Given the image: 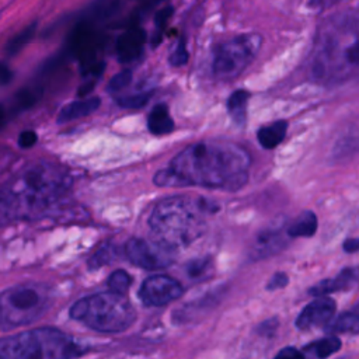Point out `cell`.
Returning a JSON list of instances; mask_svg holds the SVG:
<instances>
[{"instance_id":"cell-1","label":"cell","mask_w":359,"mask_h":359,"mask_svg":"<svg viewBox=\"0 0 359 359\" xmlns=\"http://www.w3.org/2000/svg\"><path fill=\"white\" fill-rule=\"evenodd\" d=\"M250 154L230 142H201L180 151L154 175L158 187H203L238 191L248 180Z\"/></svg>"},{"instance_id":"cell-2","label":"cell","mask_w":359,"mask_h":359,"mask_svg":"<svg viewBox=\"0 0 359 359\" xmlns=\"http://www.w3.org/2000/svg\"><path fill=\"white\" fill-rule=\"evenodd\" d=\"M70 182L67 172L53 164L28 167L0 191V226L42 217L65 198Z\"/></svg>"},{"instance_id":"cell-3","label":"cell","mask_w":359,"mask_h":359,"mask_svg":"<svg viewBox=\"0 0 359 359\" xmlns=\"http://www.w3.org/2000/svg\"><path fill=\"white\" fill-rule=\"evenodd\" d=\"M213 206L203 198L171 196L160 201L149 219L156 241L175 251L199 238L206 227L205 215Z\"/></svg>"},{"instance_id":"cell-4","label":"cell","mask_w":359,"mask_h":359,"mask_svg":"<svg viewBox=\"0 0 359 359\" xmlns=\"http://www.w3.org/2000/svg\"><path fill=\"white\" fill-rule=\"evenodd\" d=\"M70 317L98 332H122L133 324L136 311L125 294L109 290L77 300Z\"/></svg>"},{"instance_id":"cell-5","label":"cell","mask_w":359,"mask_h":359,"mask_svg":"<svg viewBox=\"0 0 359 359\" xmlns=\"http://www.w3.org/2000/svg\"><path fill=\"white\" fill-rule=\"evenodd\" d=\"M76 344L65 332L42 327L0 338V359H72Z\"/></svg>"},{"instance_id":"cell-6","label":"cell","mask_w":359,"mask_h":359,"mask_svg":"<svg viewBox=\"0 0 359 359\" xmlns=\"http://www.w3.org/2000/svg\"><path fill=\"white\" fill-rule=\"evenodd\" d=\"M49 306L48 290L36 283H22L0 293V331H10L39 318Z\"/></svg>"},{"instance_id":"cell-7","label":"cell","mask_w":359,"mask_h":359,"mask_svg":"<svg viewBox=\"0 0 359 359\" xmlns=\"http://www.w3.org/2000/svg\"><path fill=\"white\" fill-rule=\"evenodd\" d=\"M259 46L261 36L257 34H243L220 43L213 50L212 73L222 80L237 77L255 57Z\"/></svg>"},{"instance_id":"cell-8","label":"cell","mask_w":359,"mask_h":359,"mask_svg":"<svg viewBox=\"0 0 359 359\" xmlns=\"http://www.w3.org/2000/svg\"><path fill=\"white\" fill-rule=\"evenodd\" d=\"M172 250L164 247L158 241L133 237L125 244V254L132 264L143 269H161L167 268L174 261Z\"/></svg>"},{"instance_id":"cell-9","label":"cell","mask_w":359,"mask_h":359,"mask_svg":"<svg viewBox=\"0 0 359 359\" xmlns=\"http://www.w3.org/2000/svg\"><path fill=\"white\" fill-rule=\"evenodd\" d=\"M182 294V286L168 275H153L143 280L139 297L144 306L160 307L177 300Z\"/></svg>"},{"instance_id":"cell-10","label":"cell","mask_w":359,"mask_h":359,"mask_svg":"<svg viewBox=\"0 0 359 359\" xmlns=\"http://www.w3.org/2000/svg\"><path fill=\"white\" fill-rule=\"evenodd\" d=\"M335 313V302L331 297L321 296L310 302L297 316L296 327L302 331L327 325Z\"/></svg>"},{"instance_id":"cell-11","label":"cell","mask_w":359,"mask_h":359,"mask_svg":"<svg viewBox=\"0 0 359 359\" xmlns=\"http://www.w3.org/2000/svg\"><path fill=\"white\" fill-rule=\"evenodd\" d=\"M144 41L146 34L137 24L129 27L116 41V53L119 62L129 63L137 59L143 52Z\"/></svg>"},{"instance_id":"cell-12","label":"cell","mask_w":359,"mask_h":359,"mask_svg":"<svg viewBox=\"0 0 359 359\" xmlns=\"http://www.w3.org/2000/svg\"><path fill=\"white\" fill-rule=\"evenodd\" d=\"M356 279H358V272L355 268H344L337 276L331 279H324L317 285H314L310 289V294L321 297L328 293L348 290L356 283Z\"/></svg>"},{"instance_id":"cell-13","label":"cell","mask_w":359,"mask_h":359,"mask_svg":"<svg viewBox=\"0 0 359 359\" xmlns=\"http://www.w3.org/2000/svg\"><path fill=\"white\" fill-rule=\"evenodd\" d=\"M100 104H101V101H100L98 97H91V98H86V100H80V101H73V102L65 105L59 111L56 122L57 123H66V122L87 116L90 114H93L100 107Z\"/></svg>"},{"instance_id":"cell-14","label":"cell","mask_w":359,"mask_h":359,"mask_svg":"<svg viewBox=\"0 0 359 359\" xmlns=\"http://www.w3.org/2000/svg\"><path fill=\"white\" fill-rule=\"evenodd\" d=\"M283 236L280 233L279 229H265L264 231H261L257 237L254 250H255V255L257 257H265V255H271L273 252H276L280 245H283Z\"/></svg>"},{"instance_id":"cell-15","label":"cell","mask_w":359,"mask_h":359,"mask_svg":"<svg viewBox=\"0 0 359 359\" xmlns=\"http://www.w3.org/2000/svg\"><path fill=\"white\" fill-rule=\"evenodd\" d=\"M341 349L339 338L330 335L307 345L302 353L304 359H325Z\"/></svg>"},{"instance_id":"cell-16","label":"cell","mask_w":359,"mask_h":359,"mask_svg":"<svg viewBox=\"0 0 359 359\" xmlns=\"http://www.w3.org/2000/svg\"><path fill=\"white\" fill-rule=\"evenodd\" d=\"M147 126L153 135H165L174 129V122L165 104H157L153 107L147 116Z\"/></svg>"},{"instance_id":"cell-17","label":"cell","mask_w":359,"mask_h":359,"mask_svg":"<svg viewBox=\"0 0 359 359\" xmlns=\"http://www.w3.org/2000/svg\"><path fill=\"white\" fill-rule=\"evenodd\" d=\"M287 129L286 121H276L272 125L262 126L257 132V139L264 149L276 147L285 137Z\"/></svg>"},{"instance_id":"cell-18","label":"cell","mask_w":359,"mask_h":359,"mask_svg":"<svg viewBox=\"0 0 359 359\" xmlns=\"http://www.w3.org/2000/svg\"><path fill=\"white\" fill-rule=\"evenodd\" d=\"M317 230V216L306 210L303 212L293 223L289 224L286 229V236L294 238V237H311Z\"/></svg>"},{"instance_id":"cell-19","label":"cell","mask_w":359,"mask_h":359,"mask_svg":"<svg viewBox=\"0 0 359 359\" xmlns=\"http://www.w3.org/2000/svg\"><path fill=\"white\" fill-rule=\"evenodd\" d=\"M247 102H248V93L245 90L234 91L227 100V111L231 119L237 125H243L245 122Z\"/></svg>"},{"instance_id":"cell-20","label":"cell","mask_w":359,"mask_h":359,"mask_svg":"<svg viewBox=\"0 0 359 359\" xmlns=\"http://www.w3.org/2000/svg\"><path fill=\"white\" fill-rule=\"evenodd\" d=\"M36 29V22H31L29 25H27L25 28H22L20 32H17L6 45L4 52L8 57L15 56L17 53H20L25 45H28V42L32 39Z\"/></svg>"},{"instance_id":"cell-21","label":"cell","mask_w":359,"mask_h":359,"mask_svg":"<svg viewBox=\"0 0 359 359\" xmlns=\"http://www.w3.org/2000/svg\"><path fill=\"white\" fill-rule=\"evenodd\" d=\"M359 328V318L356 311H346L339 314L337 318L330 320L325 325L328 332H356Z\"/></svg>"},{"instance_id":"cell-22","label":"cell","mask_w":359,"mask_h":359,"mask_svg":"<svg viewBox=\"0 0 359 359\" xmlns=\"http://www.w3.org/2000/svg\"><path fill=\"white\" fill-rule=\"evenodd\" d=\"M41 87H28L22 88L20 93L15 94L14 102H13V111H24L31 108L41 97Z\"/></svg>"},{"instance_id":"cell-23","label":"cell","mask_w":359,"mask_h":359,"mask_svg":"<svg viewBox=\"0 0 359 359\" xmlns=\"http://www.w3.org/2000/svg\"><path fill=\"white\" fill-rule=\"evenodd\" d=\"M115 247L111 244H102L88 259V268L97 269L100 266H104L109 264L115 258Z\"/></svg>"},{"instance_id":"cell-24","label":"cell","mask_w":359,"mask_h":359,"mask_svg":"<svg viewBox=\"0 0 359 359\" xmlns=\"http://www.w3.org/2000/svg\"><path fill=\"white\" fill-rule=\"evenodd\" d=\"M130 283H132V278L123 269L114 271L108 278V286H109L111 292L118 293V294H125L128 292Z\"/></svg>"},{"instance_id":"cell-25","label":"cell","mask_w":359,"mask_h":359,"mask_svg":"<svg viewBox=\"0 0 359 359\" xmlns=\"http://www.w3.org/2000/svg\"><path fill=\"white\" fill-rule=\"evenodd\" d=\"M151 91L149 93H136V94H130V95H126V97H121L118 98V105L122 107V108H128V109H137V108H142L144 107L150 97H151Z\"/></svg>"},{"instance_id":"cell-26","label":"cell","mask_w":359,"mask_h":359,"mask_svg":"<svg viewBox=\"0 0 359 359\" xmlns=\"http://www.w3.org/2000/svg\"><path fill=\"white\" fill-rule=\"evenodd\" d=\"M210 265H212V261L210 258H198V259H194L192 262H189L187 265V273L189 278L192 279H199V278H203L206 275L208 271H210Z\"/></svg>"},{"instance_id":"cell-27","label":"cell","mask_w":359,"mask_h":359,"mask_svg":"<svg viewBox=\"0 0 359 359\" xmlns=\"http://www.w3.org/2000/svg\"><path fill=\"white\" fill-rule=\"evenodd\" d=\"M130 81H132V70H129V69L122 70V72H119L118 74H115V76L109 80V83H108V86H107V91H108V93L119 91V90L125 88Z\"/></svg>"},{"instance_id":"cell-28","label":"cell","mask_w":359,"mask_h":359,"mask_svg":"<svg viewBox=\"0 0 359 359\" xmlns=\"http://www.w3.org/2000/svg\"><path fill=\"white\" fill-rule=\"evenodd\" d=\"M172 15V7L171 6H167V7H164V8H161V10H158L157 11V14H156V17H154V25H156V28H157V34H156V38L153 39V45H156V43H158L160 42V36H161V31H163V28L165 27V22L168 21V18Z\"/></svg>"},{"instance_id":"cell-29","label":"cell","mask_w":359,"mask_h":359,"mask_svg":"<svg viewBox=\"0 0 359 359\" xmlns=\"http://www.w3.org/2000/svg\"><path fill=\"white\" fill-rule=\"evenodd\" d=\"M188 62V50L185 46L184 39H181L177 45V48L174 49V52L170 56V65L172 66H182Z\"/></svg>"},{"instance_id":"cell-30","label":"cell","mask_w":359,"mask_h":359,"mask_svg":"<svg viewBox=\"0 0 359 359\" xmlns=\"http://www.w3.org/2000/svg\"><path fill=\"white\" fill-rule=\"evenodd\" d=\"M36 142H38V135L34 130H22L17 139V143L21 149H29Z\"/></svg>"},{"instance_id":"cell-31","label":"cell","mask_w":359,"mask_h":359,"mask_svg":"<svg viewBox=\"0 0 359 359\" xmlns=\"http://www.w3.org/2000/svg\"><path fill=\"white\" fill-rule=\"evenodd\" d=\"M287 282H289L287 275H286L285 272H278V273H275V275L269 279V282H268V285H266V289H268V290H276V289L285 287V286L287 285Z\"/></svg>"},{"instance_id":"cell-32","label":"cell","mask_w":359,"mask_h":359,"mask_svg":"<svg viewBox=\"0 0 359 359\" xmlns=\"http://www.w3.org/2000/svg\"><path fill=\"white\" fill-rule=\"evenodd\" d=\"M273 359H304L302 351L293 348V346H286L280 349Z\"/></svg>"},{"instance_id":"cell-33","label":"cell","mask_w":359,"mask_h":359,"mask_svg":"<svg viewBox=\"0 0 359 359\" xmlns=\"http://www.w3.org/2000/svg\"><path fill=\"white\" fill-rule=\"evenodd\" d=\"M13 80V72L10 70V67L0 60V84H8Z\"/></svg>"},{"instance_id":"cell-34","label":"cell","mask_w":359,"mask_h":359,"mask_svg":"<svg viewBox=\"0 0 359 359\" xmlns=\"http://www.w3.org/2000/svg\"><path fill=\"white\" fill-rule=\"evenodd\" d=\"M359 247V241L358 238H348L345 243H344V250L348 251V252H355Z\"/></svg>"},{"instance_id":"cell-35","label":"cell","mask_w":359,"mask_h":359,"mask_svg":"<svg viewBox=\"0 0 359 359\" xmlns=\"http://www.w3.org/2000/svg\"><path fill=\"white\" fill-rule=\"evenodd\" d=\"M7 111H6V107L3 104H0V129L6 125V121H7Z\"/></svg>"}]
</instances>
